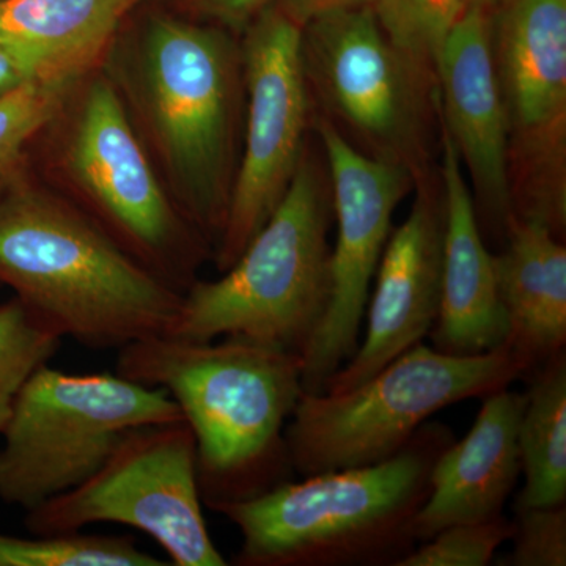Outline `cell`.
Returning <instances> with one entry per match:
<instances>
[{
    "mask_svg": "<svg viewBox=\"0 0 566 566\" xmlns=\"http://www.w3.org/2000/svg\"><path fill=\"white\" fill-rule=\"evenodd\" d=\"M527 374L526 360L505 345L453 356L419 344L345 392H304L285 428L294 474L389 460L436 412L505 389Z\"/></svg>",
    "mask_w": 566,
    "mask_h": 566,
    "instance_id": "7",
    "label": "cell"
},
{
    "mask_svg": "<svg viewBox=\"0 0 566 566\" xmlns=\"http://www.w3.org/2000/svg\"><path fill=\"white\" fill-rule=\"evenodd\" d=\"M517 430L524 490L520 506H554L566 502V353L534 371Z\"/></svg>",
    "mask_w": 566,
    "mask_h": 566,
    "instance_id": "20",
    "label": "cell"
},
{
    "mask_svg": "<svg viewBox=\"0 0 566 566\" xmlns=\"http://www.w3.org/2000/svg\"><path fill=\"white\" fill-rule=\"evenodd\" d=\"M274 3L301 28L329 11L374 7V0H275Z\"/></svg>",
    "mask_w": 566,
    "mask_h": 566,
    "instance_id": "28",
    "label": "cell"
},
{
    "mask_svg": "<svg viewBox=\"0 0 566 566\" xmlns=\"http://www.w3.org/2000/svg\"><path fill=\"white\" fill-rule=\"evenodd\" d=\"M513 551L505 557L510 566L566 565V506L516 505Z\"/></svg>",
    "mask_w": 566,
    "mask_h": 566,
    "instance_id": "26",
    "label": "cell"
},
{
    "mask_svg": "<svg viewBox=\"0 0 566 566\" xmlns=\"http://www.w3.org/2000/svg\"><path fill=\"white\" fill-rule=\"evenodd\" d=\"M120 77L170 196L214 253L240 164L241 44L216 25L153 18Z\"/></svg>",
    "mask_w": 566,
    "mask_h": 566,
    "instance_id": "3",
    "label": "cell"
},
{
    "mask_svg": "<svg viewBox=\"0 0 566 566\" xmlns=\"http://www.w3.org/2000/svg\"><path fill=\"white\" fill-rule=\"evenodd\" d=\"M20 538L0 534V566H166L144 553L133 536L82 534H33Z\"/></svg>",
    "mask_w": 566,
    "mask_h": 566,
    "instance_id": "21",
    "label": "cell"
},
{
    "mask_svg": "<svg viewBox=\"0 0 566 566\" xmlns=\"http://www.w3.org/2000/svg\"><path fill=\"white\" fill-rule=\"evenodd\" d=\"M411 211L392 229L367 303L364 340L324 385L338 394L363 385L430 335L442 293L446 200L438 169L416 180Z\"/></svg>",
    "mask_w": 566,
    "mask_h": 566,
    "instance_id": "14",
    "label": "cell"
},
{
    "mask_svg": "<svg viewBox=\"0 0 566 566\" xmlns=\"http://www.w3.org/2000/svg\"><path fill=\"white\" fill-rule=\"evenodd\" d=\"M197 446L185 419L144 424L122 436L95 474L28 512L32 534L122 524L144 532L175 566H226L203 516Z\"/></svg>",
    "mask_w": 566,
    "mask_h": 566,
    "instance_id": "10",
    "label": "cell"
},
{
    "mask_svg": "<svg viewBox=\"0 0 566 566\" xmlns=\"http://www.w3.org/2000/svg\"><path fill=\"white\" fill-rule=\"evenodd\" d=\"M439 114L468 170L480 229L504 241L512 218L509 132L493 46L490 14L468 9L438 62Z\"/></svg>",
    "mask_w": 566,
    "mask_h": 566,
    "instance_id": "15",
    "label": "cell"
},
{
    "mask_svg": "<svg viewBox=\"0 0 566 566\" xmlns=\"http://www.w3.org/2000/svg\"><path fill=\"white\" fill-rule=\"evenodd\" d=\"M453 441L449 427L427 422L381 463L289 480L210 510L240 531L238 566H397L416 547L412 521Z\"/></svg>",
    "mask_w": 566,
    "mask_h": 566,
    "instance_id": "4",
    "label": "cell"
},
{
    "mask_svg": "<svg viewBox=\"0 0 566 566\" xmlns=\"http://www.w3.org/2000/svg\"><path fill=\"white\" fill-rule=\"evenodd\" d=\"M526 394L505 389L483 397L474 424L438 457L430 493L412 521L416 542H427L455 524L504 515L521 474L517 430Z\"/></svg>",
    "mask_w": 566,
    "mask_h": 566,
    "instance_id": "17",
    "label": "cell"
},
{
    "mask_svg": "<svg viewBox=\"0 0 566 566\" xmlns=\"http://www.w3.org/2000/svg\"><path fill=\"white\" fill-rule=\"evenodd\" d=\"M0 286L92 349L169 334L182 300L80 205L25 174L0 199Z\"/></svg>",
    "mask_w": 566,
    "mask_h": 566,
    "instance_id": "2",
    "label": "cell"
},
{
    "mask_svg": "<svg viewBox=\"0 0 566 566\" xmlns=\"http://www.w3.org/2000/svg\"><path fill=\"white\" fill-rule=\"evenodd\" d=\"M468 2V9H479L485 11V13H493L504 0H465Z\"/></svg>",
    "mask_w": 566,
    "mask_h": 566,
    "instance_id": "30",
    "label": "cell"
},
{
    "mask_svg": "<svg viewBox=\"0 0 566 566\" xmlns=\"http://www.w3.org/2000/svg\"><path fill=\"white\" fill-rule=\"evenodd\" d=\"M465 10V0H374L387 39L436 74L447 39Z\"/></svg>",
    "mask_w": 566,
    "mask_h": 566,
    "instance_id": "24",
    "label": "cell"
},
{
    "mask_svg": "<svg viewBox=\"0 0 566 566\" xmlns=\"http://www.w3.org/2000/svg\"><path fill=\"white\" fill-rule=\"evenodd\" d=\"M81 82L32 80L0 98V199L25 174L29 145L61 117Z\"/></svg>",
    "mask_w": 566,
    "mask_h": 566,
    "instance_id": "22",
    "label": "cell"
},
{
    "mask_svg": "<svg viewBox=\"0 0 566 566\" xmlns=\"http://www.w3.org/2000/svg\"><path fill=\"white\" fill-rule=\"evenodd\" d=\"M63 140V174L82 210L153 274L185 293L212 256L159 181L117 82L91 74Z\"/></svg>",
    "mask_w": 566,
    "mask_h": 566,
    "instance_id": "9",
    "label": "cell"
},
{
    "mask_svg": "<svg viewBox=\"0 0 566 566\" xmlns=\"http://www.w3.org/2000/svg\"><path fill=\"white\" fill-rule=\"evenodd\" d=\"M63 337L17 296L0 303V433L22 387L61 348Z\"/></svg>",
    "mask_w": 566,
    "mask_h": 566,
    "instance_id": "23",
    "label": "cell"
},
{
    "mask_svg": "<svg viewBox=\"0 0 566 566\" xmlns=\"http://www.w3.org/2000/svg\"><path fill=\"white\" fill-rule=\"evenodd\" d=\"M197 21L243 35L268 7L275 0H172Z\"/></svg>",
    "mask_w": 566,
    "mask_h": 566,
    "instance_id": "27",
    "label": "cell"
},
{
    "mask_svg": "<svg viewBox=\"0 0 566 566\" xmlns=\"http://www.w3.org/2000/svg\"><path fill=\"white\" fill-rule=\"evenodd\" d=\"M139 0H0V46L40 80L84 81Z\"/></svg>",
    "mask_w": 566,
    "mask_h": 566,
    "instance_id": "19",
    "label": "cell"
},
{
    "mask_svg": "<svg viewBox=\"0 0 566 566\" xmlns=\"http://www.w3.org/2000/svg\"><path fill=\"white\" fill-rule=\"evenodd\" d=\"M314 133L329 172L337 238L331 251L329 304L301 354L307 394L323 392L327 379L356 353L394 212L416 186L408 170L357 151L322 118H314Z\"/></svg>",
    "mask_w": 566,
    "mask_h": 566,
    "instance_id": "13",
    "label": "cell"
},
{
    "mask_svg": "<svg viewBox=\"0 0 566 566\" xmlns=\"http://www.w3.org/2000/svg\"><path fill=\"white\" fill-rule=\"evenodd\" d=\"M495 282L504 305L505 346L534 371L565 352L566 245L546 226L509 219L504 248L493 253Z\"/></svg>",
    "mask_w": 566,
    "mask_h": 566,
    "instance_id": "18",
    "label": "cell"
},
{
    "mask_svg": "<svg viewBox=\"0 0 566 566\" xmlns=\"http://www.w3.org/2000/svg\"><path fill=\"white\" fill-rule=\"evenodd\" d=\"M181 419L180 406L159 387L43 365L0 433V501L31 512L95 474L126 431Z\"/></svg>",
    "mask_w": 566,
    "mask_h": 566,
    "instance_id": "8",
    "label": "cell"
},
{
    "mask_svg": "<svg viewBox=\"0 0 566 566\" xmlns=\"http://www.w3.org/2000/svg\"><path fill=\"white\" fill-rule=\"evenodd\" d=\"M513 534L515 523L504 515L455 524L415 547L397 566H488Z\"/></svg>",
    "mask_w": 566,
    "mask_h": 566,
    "instance_id": "25",
    "label": "cell"
},
{
    "mask_svg": "<svg viewBox=\"0 0 566 566\" xmlns=\"http://www.w3.org/2000/svg\"><path fill=\"white\" fill-rule=\"evenodd\" d=\"M333 221L322 147L307 145L281 205L221 277L182 293L167 335L193 342L240 335L301 356L329 304Z\"/></svg>",
    "mask_w": 566,
    "mask_h": 566,
    "instance_id": "5",
    "label": "cell"
},
{
    "mask_svg": "<svg viewBox=\"0 0 566 566\" xmlns=\"http://www.w3.org/2000/svg\"><path fill=\"white\" fill-rule=\"evenodd\" d=\"M490 22L512 216L565 241L566 0H504Z\"/></svg>",
    "mask_w": 566,
    "mask_h": 566,
    "instance_id": "11",
    "label": "cell"
},
{
    "mask_svg": "<svg viewBox=\"0 0 566 566\" xmlns=\"http://www.w3.org/2000/svg\"><path fill=\"white\" fill-rule=\"evenodd\" d=\"M439 161L446 200L444 263L431 342L438 352L474 356L504 346L509 324L499 297L493 253L480 229L460 156L442 125Z\"/></svg>",
    "mask_w": 566,
    "mask_h": 566,
    "instance_id": "16",
    "label": "cell"
},
{
    "mask_svg": "<svg viewBox=\"0 0 566 566\" xmlns=\"http://www.w3.org/2000/svg\"><path fill=\"white\" fill-rule=\"evenodd\" d=\"M32 80L40 77L14 52L0 46V98Z\"/></svg>",
    "mask_w": 566,
    "mask_h": 566,
    "instance_id": "29",
    "label": "cell"
},
{
    "mask_svg": "<svg viewBox=\"0 0 566 566\" xmlns=\"http://www.w3.org/2000/svg\"><path fill=\"white\" fill-rule=\"evenodd\" d=\"M243 153L214 259L229 270L292 185L314 132V107L301 61V25L275 3L243 32Z\"/></svg>",
    "mask_w": 566,
    "mask_h": 566,
    "instance_id": "12",
    "label": "cell"
},
{
    "mask_svg": "<svg viewBox=\"0 0 566 566\" xmlns=\"http://www.w3.org/2000/svg\"><path fill=\"white\" fill-rule=\"evenodd\" d=\"M301 61L314 118L329 123L357 151L416 180L438 169V74L387 39L374 7L305 22Z\"/></svg>",
    "mask_w": 566,
    "mask_h": 566,
    "instance_id": "6",
    "label": "cell"
},
{
    "mask_svg": "<svg viewBox=\"0 0 566 566\" xmlns=\"http://www.w3.org/2000/svg\"><path fill=\"white\" fill-rule=\"evenodd\" d=\"M115 374L159 387L180 406L208 509L292 479L285 428L304 394L300 354L240 335L193 342L163 334L118 349Z\"/></svg>",
    "mask_w": 566,
    "mask_h": 566,
    "instance_id": "1",
    "label": "cell"
}]
</instances>
